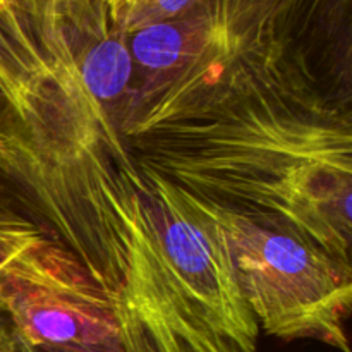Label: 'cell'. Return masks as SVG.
Segmentation results:
<instances>
[{"label":"cell","instance_id":"1","mask_svg":"<svg viewBox=\"0 0 352 352\" xmlns=\"http://www.w3.org/2000/svg\"><path fill=\"white\" fill-rule=\"evenodd\" d=\"M129 153L196 199L285 230L351 267L352 133L274 50L241 47L122 126Z\"/></svg>","mask_w":352,"mask_h":352},{"label":"cell","instance_id":"2","mask_svg":"<svg viewBox=\"0 0 352 352\" xmlns=\"http://www.w3.org/2000/svg\"><path fill=\"white\" fill-rule=\"evenodd\" d=\"M93 181L120 223L126 301L144 352H258L260 327L220 227L131 153Z\"/></svg>","mask_w":352,"mask_h":352},{"label":"cell","instance_id":"3","mask_svg":"<svg viewBox=\"0 0 352 352\" xmlns=\"http://www.w3.org/2000/svg\"><path fill=\"white\" fill-rule=\"evenodd\" d=\"M179 191L223 232L244 301L267 336L318 340L351 352L346 320L352 305V268L296 234Z\"/></svg>","mask_w":352,"mask_h":352},{"label":"cell","instance_id":"4","mask_svg":"<svg viewBox=\"0 0 352 352\" xmlns=\"http://www.w3.org/2000/svg\"><path fill=\"white\" fill-rule=\"evenodd\" d=\"M0 309L30 347L124 352L116 308L85 268L50 244L21 261L0 289Z\"/></svg>","mask_w":352,"mask_h":352},{"label":"cell","instance_id":"5","mask_svg":"<svg viewBox=\"0 0 352 352\" xmlns=\"http://www.w3.org/2000/svg\"><path fill=\"white\" fill-rule=\"evenodd\" d=\"M126 40L134 72L141 78L129 116L192 81L241 47L220 0H210L175 19L126 33Z\"/></svg>","mask_w":352,"mask_h":352},{"label":"cell","instance_id":"6","mask_svg":"<svg viewBox=\"0 0 352 352\" xmlns=\"http://www.w3.org/2000/svg\"><path fill=\"white\" fill-rule=\"evenodd\" d=\"M47 244L36 223L0 205V289L21 261Z\"/></svg>","mask_w":352,"mask_h":352},{"label":"cell","instance_id":"7","mask_svg":"<svg viewBox=\"0 0 352 352\" xmlns=\"http://www.w3.org/2000/svg\"><path fill=\"white\" fill-rule=\"evenodd\" d=\"M206 2L210 0H133L112 24L124 34L133 33L144 26L175 19Z\"/></svg>","mask_w":352,"mask_h":352},{"label":"cell","instance_id":"8","mask_svg":"<svg viewBox=\"0 0 352 352\" xmlns=\"http://www.w3.org/2000/svg\"><path fill=\"white\" fill-rule=\"evenodd\" d=\"M21 9L38 26H55L89 0H16Z\"/></svg>","mask_w":352,"mask_h":352},{"label":"cell","instance_id":"9","mask_svg":"<svg viewBox=\"0 0 352 352\" xmlns=\"http://www.w3.org/2000/svg\"><path fill=\"white\" fill-rule=\"evenodd\" d=\"M0 352H23L19 337H17L9 316L2 309H0Z\"/></svg>","mask_w":352,"mask_h":352},{"label":"cell","instance_id":"10","mask_svg":"<svg viewBox=\"0 0 352 352\" xmlns=\"http://www.w3.org/2000/svg\"><path fill=\"white\" fill-rule=\"evenodd\" d=\"M0 168L19 175V160L2 126H0Z\"/></svg>","mask_w":352,"mask_h":352},{"label":"cell","instance_id":"11","mask_svg":"<svg viewBox=\"0 0 352 352\" xmlns=\"http://www.w3.org/2000/svg\"><path fill=\"white\" fill-rule=\"evenodd\" d=\"M131 2H133V0H110V2L107 3V10H109L110 21L116 19V17L119 16V14L122 12Z\"/></svg>","mask_w":352,"mask_h":352},{"label":"cell","instance_id":"12","mask_svg":"<svg viewBox=\"0 0 352 352\" xmlns=\"http://www.w3.org/2000/svg\"><path fill=\"white\" fill-rule=\"evenodd\" d=\"M23 352H93V351H78V349H64V347H30L21 342Z\"/></svg>","mask_w":352,"mask_h":352},{"label":"cell","instance_id":"13","mask_svg":"<svg viewBox=\"0 0 352 352\" xmlns=\"http://www.w3.org/2000/svg\"><path fill=\"white\" fill-rule=\"evenodd\" d=\"M96 157H110V153H100V155H96ZM96 157H95V160H96ZM95 160H93V162H95ZM93 162H91V164H93ZM91 164H89V165H91ZM89 165H88V167H89ZM86 179H88V168H86ZM86 186H88V181H86ZM88 188H89V186H88ZM89 189H91V188H89ZM89 195H91V191H89ZM88 198H89V196H88ZM86 208H88V199H86ZM88 212H89V210H88ZM88 212H86V213H88ZM91 213L93 212H89V215H91ZM89 219H91V217H89Z\"/></svg>","mask_w":352,"mask_h":352},{"label":"cell","instance_id":"14","mask_svg":"<svg viewBox=\"0 0 352 352\" xmlns=\"http://www.w3.org/2000/svg\"><path fill=\"white\" fill-rule=\"evenodd\" d=\"M98 2H102V3H105V7H107V3L110 2V0H98Z\"/></svg>","mask_w":352,"mask_h":352}]
</instances>
